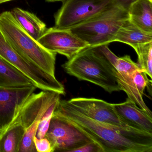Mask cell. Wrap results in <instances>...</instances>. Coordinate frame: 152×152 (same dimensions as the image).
Segmentation results:
<instances>
[{
  "label": "cell",
  "instance_id": "obj_1",
  "mask_svg": "<svg viewBox=\"0 0 152 152\" xmlns=\"http://www.w3.org/2000/svg\"><path fill=\"white\" fill-rule=\"evenodd\" d=\"M71 124L101 148L102 152H152V134L93 120L60 99L53 113Z\"/></svg>",
  "mask_w": 152,
  "mask_h": 152
},
{
  "label": "cell",
  "instance_id": "obj_2",
  "mask_svg": "<svg viewBox=\"0 0 152 152\" xmlns=\"http://www.w3.org/2000/svg\"><path fill=\"white\" fill-rule=\"evenodd\" d=\"M65 72L79 80L99 86L111 93L121 91L114 67L93 48H87L62 65Z\"/></svg>",
  "mask_w": 152,
  "mask_h": 152
},
{
  "label": "cell",
  "instance_id": "obj_3",
  "mask_svg": "<svg viewBox=\"0 0 152 152\" xmlns=\"http://www.w3.org/2000/svg\"><path fill=\"white\" fill-rule=\"evenodd\" d=\"M0 32L22 56L53 76L55 75L56 53L42 47L23 29L10 11L0 14Z\"/></svg>",
  "mask_w": 152,
  "mask_h": 152
},
{
  "label": "cell",
  "instance_id": "obj_4",
  "mask_svg": "<svg viewBox=\"0 0 152 152\" xmlns=\"http://www.w3.org/2000/svg\"><path fill=\"white\" fill-rule=\"evenodd\" d=\"M129 18L128 12L113 6L90 20L69 29L90 48L113 42L116 33Z\"/></svg>",
  "mask_w": 152,
  "mask_h": 152
},
{
  "label": "cell",
  "instance_id": "obj_5",
  "mask_svg": "<svg viewBox=\"0 0 152 152\" xmlns=\"http://www.w3.org/2000/svg\"><path fill=\"white\" fill-rule=\"evenodd\" d=\"M60 95L53 91L34 92L23 105L12 123L19 124L25 129L19 152H37L34 138L39 124L48 108L60 100Z\"/></svg>",
  "mask_w": 152,
  "mask_h": 152
},
{
  "label": "cell",
  "instance_id": "obj_6",
  "mask_svg": "<svg viewBox=\"0 0 152 152\" xmlns=\"http://www.w3.org/2000/svg\"><path fill=\"white\" fill-rule=\"evenodd\" d=\"M113 6L112 0H64L55 15L54 27L70 29L90 20Z\"/></svg>",
  "mask_w": 152,
  "mask_h": 152
},
{
  "label": "cell",
  "instance_id": "obj_7",
  "mask_svg": "<svg viewBox=\"0 0 152 152\" xmlns=\"http://www.w3.org/2000/svg\"><path fill=\"white\" fill-rule=\"evenodd\" d=\"M45 137L50 142L53 152H72L93 141L71 124L53 114Z\"/></svg>",
  "mask_w": 152,
  "mask_h": 152
},
{
  "label": "cell",
  "instance_id": "obj_8",
  "mask_svg": "<svg viewBox=\"0 0 152 152\" xmlns=\"http://www.w3.org/2000/svg\"><path fill=\"white\" fill-rule=\"evenodd\" d=\"M37 88L0 86V138L12 124L28 98Z\"/></svg>",
  "mask_w": 152,
  "mask_h": 152
},
{
  "label": "cell",
  "instance_id": "obj_9",
  "mask_svg": "<svg viewBox=\"0 0 152 152\" xmlns=\"http://www.w3.org/2000/svg\"><path fill=\"white\" fill-rule=\"evenodd\" d=\"M38 42L49 51L63 55L68 60L89 46L69 29H47Z\"/></svg>",
  "mask_w": 152,
  "mask_h": 152
},
{
  "label": "cell",
  "instance_id": "obj_10",
  "mask_svg": "<svg viewBox=\"0 0 152 152\" xmlns=\"http://www.w3.org/2000/svg\"><path fill=\"white\" fill-rule=\"evenodd\" d=\"M68 101L76 110L93 120L123 128H133L119 118L113 104L94 98H74Z\"/></svg>",
  "mask_w": 152,
  "mask_h": 152
},
{
  "label": "cell",
  "instance_id": "obj_11",
  "mask_svg": "<svg viewBox=\"0 0 152 152\" xmlns=\"http://www.w3.org/2000/svg\"><path fill=\"white\" fill-rule=\"evenodd\" d=\"M114 72L121 91H123L128 98L133 101L140 108L152 116V113L143 100L136 88L133 76L135 71L140 69L138 65L132 60L128 55L117 57L114 65Z\"/></svg>",
  "mask_w": 152,
  "mask_h": 152
},
{
  "label": "cell",
  "instance_id": "obj_12",
  "mask_svg": "<svg viewBox=\"0 0 152 152\" xmlns=\"http://www.w3.org/2000/svg\"><path fill=\"white\" fill-rule=\"evenodd\" d=\"M0 57L23 74L34 85L39 84L46 73L17 51L0 32Z\"/></svg>",
  "mask_w": 152,
  "mask_h": 152
},
{
  "label": "cell",
  "instance_id": "obj_13",
  "mask_svg": "<svg viewBox=\"0 0 152 152\" xmlns=\"http://www.w3.org/2000/svg\"><path fill=\"white\" fill-rule=\"evenodd\" d=\"M113 107L119 118L128 126L152 134V116L129 99L113 104Z\"/></svg>",
  "mask_w": 152,
  "mask_h": 152
},
{
  "label": "cell",
  "instance_id": "obj_14",
  "mask_svg": "<svg viewBox=\"0 0 152 152\" xmlns=\"http://www.w3.org/2000/svg\"><path fill=\"white\" fill-rule=\"evenodd\" d=\"M114 42H123L134 48L140 44L152 42V33L142 31L129 18L119 28Z\"/></svg>",
  "mask_w": 152,
  "mask_h": 152
},
{
  "label": "cell",
  "instance_id": "obj_15",
  "mask_svg": "<svg viewBox=\"0 0 152 152\" xmlns=\"http://www.w3.org/2000/svg\"><path fill=\"white\" fill-rule=\"evenodd\" d=\"M10 12L19 25L37 41L48 29L45 23L33 13L19 8H15Z\"/></svg>",
  "mask_w": 152,
  "mask_h": 152
},
{
  "label": "cell",
  "instance_id": "obj_16",
  "mask_svg": "<svg viewBox=\"0 0 152 152\" xmlns=\"http://www.w3.org/2000/svg\"><path fill=\"white\" fill-rule=\"evenodd\" d=\"M129 19L144 31L152 33V0H138L128 12Z\"/></svg>",
  "mask_w": 152,
  "mask_h": 152
},
{
  "label": "cell",
  "instance_id": "obj_17",
  "mask_svg": "<svg viewBox=\"0 0 152 152\" xmlns=\"http://www.w3.org/2000/svg\"><path fill=\"white\" fill-rule=\"evenodd\" d=\"M32 85L30 79L0 57V86L23 87Z\"/></svg>",
  "mask_w": 152,
  "mask_h": 152
},
{
  "label": "cell",
  "instance_id": "obj_18",
  "mask_svg": "<svg viewBox=\"0 0 152 152\" xmlns=\"http://www.w3.org/2000/svg\"><path fill=\"white\" fill-rule=\"evenodd\" d=\"M25 133L22 125L12 124L0 138V152H19Z\"/></svg>",
  "mask_w": 152,
  "mask_h": 152
},
{
  "label": "cell",
  "instance_id": "obj_19",
  "mask_svg": "<svg viewBox=\"0 0 152 152\" xmlns=\"http://www.w3.org/2000/svg\"><path fill=\"white\" fill-rule=\"evenodd\" d=\"M133 49L138 56L137 64L140 68L152 80V42L140 44Z\"/></svg>",
  "mask_w": 152,
  "mask_h": 152
},
{
  "label": "cell",
  "instance_id": "obj_20",
  "mask_svg": "<svg viewBox=\"0 0 152 152\" xmlns=\"http://www.w3.org/2000/svg\"><path fill=\"white\" fill-rule=\"evenodd\" d=\"M55 103L48 108L42 118L38 126L36 137L38 138L41 139L45 137L46 133L48 130L50 121L55 111L59 101Z\"/></svg>",
  "mask_w": 152,
  "mask_h": 152
},
{
  "label": "cell",
  "instance_id": "obj_21",
  "mask_svg": "<svg viewBox=\"0 0 152 152\" xmlns=\"http://www.w3.org/2000/svg\"><path fill=\"white\" fill-rule=\"evenodd\" d=\"M133 79L137 89L142 96L145 88L152 86V80H149L146 73L140 69L135 71Z\"/></svg>",
  "mask_w": 152,
  "mask_h": 152
},
{
  "label": "cell",
  "instance_id": "obj_22",
  "mask_svg": "<svg viewBox=\"0 0 152 152\" xmlns=\"http://www.w3.org/2000/svg\"><path fill=\"white\" fill-rule=\"evenodd\" d=\"M34 142L37 152H53L50 142L45 137L39 139L35 136L34 138Z\"/></svg>",
  "mask_w": 152,
  "mask_h": 152
},
{
  "label": "cell",
  "instance_id": "obj_23",
  "mask_svg": "<svg viewBox=\"0 0 152 152\" xmlns=\"http://www.w3.org/2000/svg\"><path fill=\"white\" fill-rule=\"evenodd\" d=\"M72 152H102V150L97 144L91 141L75 149Z\"/></svg>",
  "mask_w": 152,
  "mask_h": 152
},
{
  "label": "cell",
  "instance_id": "obj_24",
  "mask_svg": "<svg viewBox=\"0 0 152 152\" xmlns=\"http://www.w3.org/2000/svg\"><path fill=\"white\" fill-rule=\"evenodd\" d=\"M138 0H112L113 5L126 12H129L132 5Z\"/></svg>",
  "mask_w": 152,
  "mask_h": 152
},
{
  "label": "cell",
  "instance_id": "obj_25",
  "mask_svg": "<svg viewBox=\"0 0 152 152\" xmlns=\"http://www.w3.org/2000/svg\"><path fill=\"white\" fill-rule=\"evenodd\" d=\"M47 2H57V1H63L64 0H45Z\"/></svg>",
  "mask_w": 152,
  "mask_h": 152
},
{
  "label": "cell",
  "instance_id": "obj_26",
  "mask_svg": "<svg viewBox=\"0 0 152 152\" xmlns=\"http://www.w3.org/2000/svg\"><path fill=\"white\" fill-rule=\"evenodd\" d=\"M13 1V0H0V4L7 2V1Z\"/></svg>",
  "mask_w": 152,
  "mask_h": 152
}]
</instances>
